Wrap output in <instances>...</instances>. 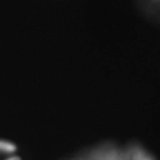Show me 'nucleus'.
Instances as JSON below:
<instances>
[{
	"label": "nucleus",
	"mask_w": 160,
	"mask_h": 160,
	"mask_svg": "<svg viewBox=\"0 0 160 160\" xmlns=\"http://www.w3.org/2000/svg\"><path fill=\"white\" fill-rule=\"evenodd\" d=\"M0 150L5 152H13L16 150V146L8 142L0 141Z\"/></svg>",
	"instance_id": "nucleus-1"
},
{
	"label": "nucleus",
	"mask_w": 160,
	"mask_h": 160,
	"mask_svg": "<svg viewBox=\"0 0 160 160\" xmlns=\"http://www.w3.org/2000/svg\"><path fill=\"white\" fill-rule=\"evenodd\" d=\"M7 160H21L19 157H11V158H9V159H8Z\"/></svg>",
	"instance_id": "nucleus-2"
}]
</instances>
